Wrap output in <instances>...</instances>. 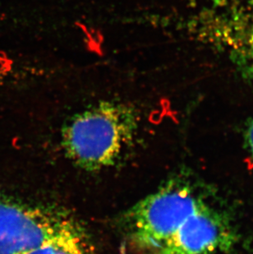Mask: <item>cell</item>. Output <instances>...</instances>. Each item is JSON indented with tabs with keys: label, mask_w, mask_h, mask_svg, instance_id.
Segmentation results:
<instances>
[{
	"label": "cell",
	"mask_w": 253,
	"mask_h": 254,
	"mask_svg": "<svg viewBox=\"0 0 253 254\" xmlns=\"http://www.w3.org/2000/svg\"><path fill=\"white\" fill-rule=\"evenodd\" d=\"M137 129L136 115L123 104L105 102L75 115L62 131L67 157L80 168L96 170L116 163Z\"/></svg>",
	"instance_id": "cell-1"
},
{
	"label": "cell",
	"mask_w": 253,
	"mask_h": 254,
	"mask_svg": "<svg viewBox=\"0 0 253 254\" xmlns=\"http://www.w3.org/2000/svg\"><path fill=\"white\" fill-rule=\"evenodd\" d=\"M202 205L187 185L168 183L126 215L130 242L144 254H156Z\"/></svg>",
	"instance_id": "cell-2"
},
{
	"label": "cell",
	"mask_w": 253,
	"mask_h": 254,
	"mask_svg": "<svg viewBox=\"0 0 253 254\" xmlns=\"http://www.w3.org/2000/svg\"><path fill=\"white\" fill-rule=\"evenodd\" d=\"M75 221L58 210L0 197V254H26Z\"/></svg>",
	"instance_id": "cell-3"
},
{
	"label": "cell",
	"mask_w": 253,
	"mask_h": 254,
	"mask_svg": "<svg viewBox=\"0 0 253 254\" xmlns=\"http://www.w3.org/2000/svg\"><path fill=\"white\" fill-rule=\"evenodd\" d=\"M234 241L227 222L203 204L155 254H210L229 249Z\"/></svg>",
	"instance_id": "cell-4"
},
{
	"label": "cell",
	"mask_w": 253,
	"mask_h": 254,
	"mask_svg": "<svg viewBox=\"0 0 253 254\" xmlns=\"http://www.w3.org/2000/svg\"><path fill=\"white\" fill-rule=\"evenodd\" d=\"M24 254H96L91 238L78 222Z\"/></svg>",
	"instance_id": "cell-5"
},
{
	"label": "cell",
	"mask_w": 253,
	"mask_h": 254,
	"mask_svg": "<svg viewBox=\"0 0 253 254\" xmlns=\"http://www.w3.org/2000/svg\"><path fill=\"white\" fill-rule=\"evenodd\" d=\"M248 25L249 26L247 27V31L245 33L246 38L244 39V50L247 56V61L250 64L253 72V12L251 14V17L249 18Z\"/></svg>",
	"instance_id": "cell-6"
},
{
	"label": "cell",
	"mask_w": 253,
	"mask_h": 254,
	"mask_svg": "<svg viewBox=\"0 0 253 254\" xmlns=\"http://www.w3.org/2000/svg\"><path fill=\"white\" fill-rule=\"evenodd\" d=\"M246 143L252 158L253 159V120L247 129Z\"/></svg>",
	"instance_id": "cell-7"
}]
</instances>
